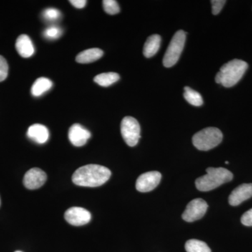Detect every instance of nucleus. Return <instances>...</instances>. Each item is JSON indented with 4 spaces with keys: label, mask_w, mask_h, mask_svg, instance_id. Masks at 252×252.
<instances>
[{
    "label": "nucleus",
    "mask_w": 252,
    "mask_h": 252,
    "mask_svg": "<svg viewBox=\"0 0 252 252\" xmlns=\"http://www.w3.org/2000/svg\"><path fill=\"white\" fill-rule=\"evenodd\" d=\"M223 140L221 131L217 127H209L193 135L194 147L200 151H209L217 147Z\"/></svg>",
    "instance_id": "nucleus-4"
},
{
    "label": "nucleus",
    "mask_w": 252,
    "mask_h": 252,
    "mask_svg": "<svg viewBox=\"0 0 252 252\" xmlns=\"http://www.w3.org/2000/svg\"><path fill=\"white\" fill-rule=\"evenodd\" d=\"M248 68V64L241 60L233 59L225 63L217 73L215 81L224 87H233L238 84Z\"/></svg>",
    "instance_id": "nucleus-2"
},
{
    "label": "nucleus",
    "mask_w": 252,
    "mask_h": 252,
    "mask_svg": "<svg viewBox=\"0 0 252 252\" xmlns=\"http://www.w3.org/2000/svg\"><path fill=\"white\" fill-rule=\"evenodd\" d=\"M53 83L46 77H40L36 79L32 86L31 93L34 97H39L45 94L52 87Z\"/></svg>",
    "instance_id": "nucleus-17"
},
{
    "label": "nucleus",
    "mask_w": 252,
    "mask_h": 252,
    "mask_svg": "<svg viewBox=\"0 0 252 252\" xmlns=\"http://www.w3.org/2000/svg\"><path fill=\"white\" fill-rule=\"evenodd\" d=\"M64 219L69 224L81 226L90 222L91 214L83 207H72L65 212Z\"/></svg>",
    "instance_id": "nucleus-9"
},
{
    "label": "nucleus",
    "mask_w": 252,
    "mask_h": 252,
    "mask_svg": "<svg viewBox=\"0 0 252 252\" xmlns=\"http://www.w3.org/2000/svg\"><path fill=\"white\" fill-rule=\"evenodd\" d=\"M225 2L226 1L225 0H212V14L214 15L220 14Z\"/></svg>",
    "instance_id": "nucleus-25"
},
{
    "label": "nucleus",
    "mask_w": 252,
    "mask_h": 252,
    "mask_svg": "<svg viewBox=\"0 0 252 252\" xmlns=\"http://www.w3.org/2000/svg\"><path fill=\"white\" fill-rule=\"evenodd\" d=\"M112 172L102 165H84L78 168L73 174L72 180L74 185L79 187H98L105 184L110 178Z\"/></svg>",
    "instance_id": "nucleus-1"
},
{
    "label": "nucleus",
    "mask_w": 252,
    "mask_h": 252,
    "mask_svg": "<svg viewBox=\"0 0 252 252\" xmlns=\"http://www.w3.org/2000/svg\"><path fill=\"white\" fill-rule=\"evenodd\" d=\"M69 2L77 9H83L85 7L87 1L86 0H71Z\"/></svg>",
    "instance_id": "nucleus-27"
},
{
    "label": "nucleus",
    "mask_w": 252,
    "mask_h": 252,
    "mask_svg": "<svg viewBox=\"0 0 252 252\" xmlns=\"http://www.w3.org/2000/svg\"><path fill=\"white\" fill-rule=\"evenodd\" d=\"M68 137L73 145L78 147H82L90 139L91 132L84 126L76 124L71 126L69 128Z\"/></svg>",
    "instance_id": "nucleus-11"
},
{
    "label": "nucleus",
    "mask_w": 252,
    "mask_h": 252,
    "mask_svg": "<svg viewBox=\"0 0 252 252\" xmlns=\"http://www.w3.org/2000/svg\"><path fill=\"white\" fill-rule=\"evenodd\" d=\"M103 8L104 11L109 15H115L120 12V7L115 0H104Z\"/></svg>",
    "instance_id": "nucleus-21"
},
{
    "label": "nucleus",
    "mask_w": 252,
    "mask_h": 252,
    "mask_svg": "<svg viewBox=\"0 0 252 252\" xmlns=\"http://www.w3.org/2000/svg\"><path fill=\"white\" fill-rule=\"evenodd\" d=\"M28 137L37 144H44L49 138V131L46 126L41 124H34L30 126L27 132Z\"/></svg>",
    "instance_id": "nucleus-13"
},
{
    "label": "nucleus",
    "mask_w": 252,
    "mask_h": 252,
    "mask_svg": "<svg viewBox=\"0 0 252 252\" xmlns=\"http://www.w3.org/2000/svg\"><path fill=\"white\" fill-rule=\"evenodd\" d=\"M8 72H9L8 63L3 56H0V82L6 79Z\"/></svg>",
    "instance_id": "nucleus-24"
},
{
    "label": "nucleus",
    "mask_w": 252,
    "mask_h": 252,
    "mask_svg": "<svg viewBox=\"0 0 252 252\" xmlns=\"http://www.w3.org/2000/svg\"><path fill=\"white\" fill-rule=\"evenodd\" d=\"M47 175L45 172L37 167H34L26 172L23 178V185L30 190L40 188L45 184Z\"/></svg>",
    "instance_id": "nucleus-10"
},
{
    "label": "nucleus",
    "mask_w": 252,
    "mask_h": 252,
    "mask_svg": "<svg viewBox=\"0 0 252 252\" xmlns=\"http://www.w3.org/2000/svg\"><path fill=\"white\" fill-rule=\"evenodd\" d=\"M104 53L102 50L97 48H93L79 53L76 57V61L81 64L94 63L100 59L103 56Z\"/></svg>",
    "instance_id": "nucleus-15"
},
{
    "label": "nucleus",
    "mask_w": 252,
    "mask_h": 252,
    "mask_svg": "<svg viewBox=\"0 0 252 252\" xmlns=\"http://www.w3.org/2000/svg\"><path fill=\"white\" fill-rule=\"evenodd\" d=\"M161 177V174L158 171L145 172L137 178L136 189L142 193L153 190L160 183Z\"/></svg>",
    "instance_id": "nucleus-8"
},
{
    "label": "nucleus",
    "mask_w": 252,
    "mask_h": 252,
    "mask_svg": "<svg viewBox=\"0 0 252 252\" xmlns=\"http://www.w3.org/2000/svg\"><path fill=\"white\" fill-rule=\"evenodd\" d=\"M62 34V30L56 26H49L44 32V37L49 39H56Z\"/></svg>",
    "instance_id": "nucleus-22"
},
{
    "label": "nucleus",
    "mask_w": 252,
    "mask_h": 252,
    "mask_svg": "<svg viewBox=\"0 0 252 252\" xmlns=\"http://www.w3.org/2000/svg\"><path fill=\"white\" fill-rule=\"evenodd\" d=\"M16 49L20 56L24 59L31 58L34 53L32 41L26 34H21L18 36L16 42Z\"/></svg>",
    "instance_id": "nucleus-14"
},
{
    "label": "nucleus",
    "mask_w": 252,
    "mask_h": 252,
    "mask_svg": "<svg viewBox=\"0 0 252 252\" xmlns=\"http://www.w3.org/2000/svg\"><path fill=\"white\" fill-rule=\"evenodd\" d=\"M0 205H1V198H0Z\"/></svg>",
    "instance_id": "nucleus-28"
},
{
    "label": "nucleus",
    "mask_w": 252,
    "mask_h": 252,
    "mask_svg": "<svg viewBox=\"0 0 252 252\" xmlns=\"http://www.w3.org/2000/svg\"><path fill=\"white\" fill-rule=\"evenodd\" d=\"M140 126L135 118L126 117L121 124V132L126 143L135 147L140 138Z\"/></svg>",
    "instance_id": "nucleus-6"
},
{
    "label": "nucleus",
    "mask_w": 252,
    "mask_h": 252,
    "mask_svg": "<svg viewBox=\"0 0 252 252\" xmlns=\"http://www.w3.org/2000/svg\"><path fill=\"white\" fill-rule=\"evenodd\" d=\"M252 197V184H243L231 192L228 198V203L232 206H238Z\"/></svg>",
    "instance_id": "nucleus-12"
},
{
    "label": "nucleus",
    "mask_w": 252,
    "mask_h": 252,
    "mask_svg": "<svg viewBox=\"0 0 252 252\" xmlns=\"http://www.w3.org/2000/svg\"><path fill=\"white\" fill-rule=\"evenodd\" d=\"M184 97L186 100L192 105L195 106V107H200V106L203 105V100L201 94L197 91L190 89L189 86L185 87Z\"/></svg>",
    "instance_id": "nucleus-20"
},
{
    "label": "nucleus",
    "mask_w": 252,
    "mask_h": 252,
    "mask_svg": "<svg viewBox=\"0 0 252 252\" xmlns=\"http://www.w3.org/2000/svg\"><path fill=\"white\" fill-rule=\"evenodd\" d=\"M241 222L244 225L252 226V209L244 214L241 217Z\"/></svg>",
    "instance_id": "nucleus-26"
},
{
    "label": "nucleus",
    "mask_w": 252,
    "mask_h": 252,
    "mask_svg": "<svg viewBox=\"0 0 252 252\" xmlns=\"http://www.w3.org/2000/svg\"><path fill=\"white\" fill-rule=\"evenodd\" d=\"M21 252V251H16V252Z\"/></svg>",
    "instance_id": "nucleus-29"
},
{
    "label": "nucleus",
    "mask_w": 252,
    "mask_h": 252,
    "mask_svg": "<svg viewBox=\"0 0 252 252\" xmlns=\"http://www.w3.org/2000/svg\"><path fill=\"white\" fill-rule=\"evenodd\" d=\"M120 77L115 72L102 73L94 78V81L102 87H108L119 80Z\"/></svg>",
    "instance_id": "nucleus-18"
},
{
    "label": "nucleus",
    "mask_w": 252,
    "mask_h": 252,
    "mask_svg": "<svg viewBox=\"0 0 252 252\" xmlns=\"http://www.w3.org/2000/svg\"><path fill=\"white\" fill-rule=\"evenodd\" d=\"M186 41L185 31H179L172 37L165 56H164L163 65L165 67H171L178 62L181 54L183 51Z\"/></svg>",
    "instance_id": "nucleus-5"
},
{
    "label": "nucleus",
    "mask_w": 252,
    "mask_h": 252,
    "mask_svg": "<svg viewBox=\"0 0 252 252\" xmlns=\"http://www.w3.org/2000/svg\"><path fill=\"white\" fill-rule=\"evenodd\" d=\"M61 16V11L54 8H48L43 12V17L46 21H56L60 19Z\"/></svg>",
    "instance_id": "nucleus-23"
},
{
    "label": "nucleus",
    "mask_w": 252,
    "mask_h": 252,
    "mask_svg": "<svg viewBox=\"0 0 252 252\" xmlns=\"http://www.w3.org/2000/svg\"><path fill=\"white\" fill-rule=\"evenodd\" d=\"M207 208L208 205L203 199H194L187 205L182 214V219L187 222H193L200 220L206 213Z\"/></svg>",
    "instance_id": "nucleus-7"
},
{
    "label": "nucleus",
    "mask_w": 252,
    "mask_h": 252,
    "mask_svg": "<svg viewBox=\"0 0 252 252\" xmlns=\"http://www.w3.org/2000/svg\"><path fill=\"white\" fill-rule=\"evenodd\" d=\"M161 37L158 34H154L149 36L144 44L143 54L147 59L153 57L160 49Z\"/></svg>",
    "instance_id": "nucleus-16"
},
{
    "label": "nucleus",
    "mask_w": 252,
    "mask_h": 252,
    "mask_svg": "<svg viewBox=\"0 0 252 252\" xmlns=\"http://www.w3.org/2000/svg\"><path fill=\"white\" fill-rule=\"evenodd\" d=\"M187 252H212L208 245L205 242L192 239L185 244Z\"/></svg>",
    "instance_id": "nucleus-19"
},
{
    "label": "nucleus",
    "mask_w": 252,
    "mask_h": 252,
    "mask_svg": "<svg viewBox=\"0 0 252 252\" xmlns=\"http://www.w3.org/2000/svg\"><path fill=\"white\" fill-rule=\"evenodd\" d=\"M205 175L195 181V187L200 191H210L233 180L231 172L223 167H208Z\"/></svg>",
    "instance_id": "nucleus-3"
}]
</instances>
